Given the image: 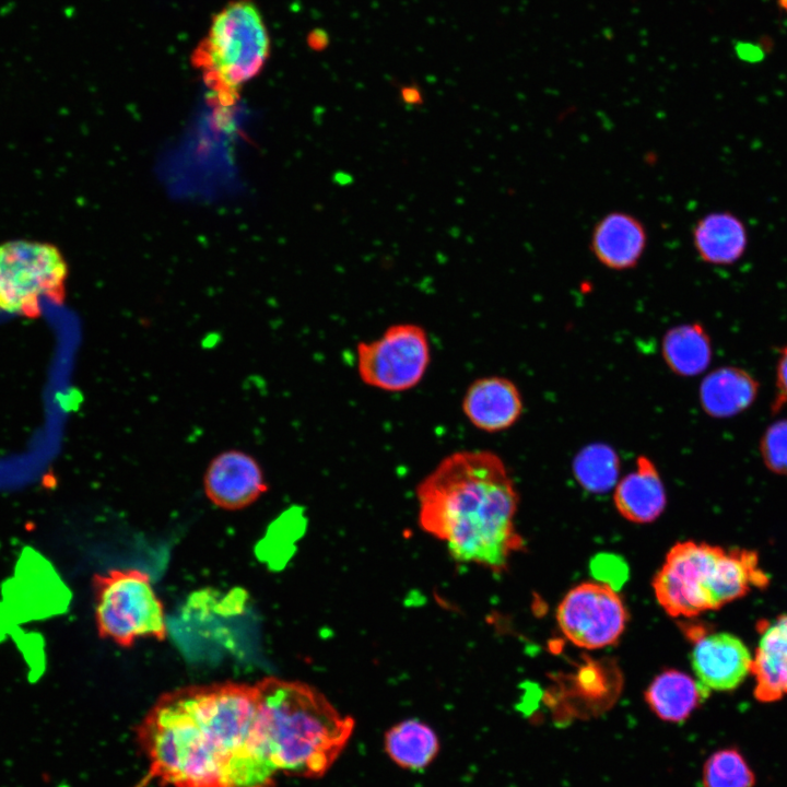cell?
<instances>
[{
    "label": "cell",
    "instance_id": "6da1fadb",
    "mask_svg": "<svg viewBox=\"0 0 787 787\" xmlns=\"http://www.w3.org/2000/svg\"><path fill=\"white\" fill-rule=\"evenodd\" d=\"M254 685L225 682L163 694L137 729L150 776L174 787H273L256 728Z\"/></svg>",
    "mask_w": 787,
    "mask_h": 787
},
{
    "label": "cell",
    "instance_id": "7a4b0ae2",
    "mask_svg": "<svg viewBox=\"0 0 787 787\" xmlns=\"http://www.w3.org/2000/svg\"><path fill=\"white\" fill-rule=\"evenodd\" d=\"M419 524L458 562L494 572L522 549L515 527L518 493L503 460L489 450L443 458L416 488Z\"/></svg>",
    "mask_w": 787,
    "mask_h": 787
},
{
    "label": "cell",
    "instance_id": "3957f363",
    "mask_svg": "<svg viewBox=\"0 0 787 787\" xmlns=\"http://www.w3.org/2000/svg\"><path fill=\"white\" fill-rule=\"evenodd\" d=\"M256 728L278 773L320 778L348 745L355 723L314 686L275 677L254 684Z\"/></svg>",
    "mask_w": 787,
    "mask_h": 787
},
{
    "label": "cell",
    "instance_id": "277c9868",
    "mask_svg": "<svg viewBox=\"0 0 787 787\" xmlns=\"http://www.w3.org/2000/svg\"><path fill=\"white\" fill-rule=\"evenodd\" d=\"M767 584L768 576L761 568L755 551L683 541L667 553L654 577L653 588L658 603L669 615L694 618L718 610Z\"/></svg>",
    "mask_w": 787,
    "mask_h": 787
},
{
    "label": "cell",
    "instance_id": "5b68a950",
    "mask_svg": "<svg viewBox=\"0 0 787 787\" xmlns=\"http://www.w3.org/2000/svg\"><path fill=\"white\" fill-rule=\"evenodd\" d=\"M269 55V33L259 9L251 0H234L213 16L192 52V64L212 99L226 107L259 74Z\"/></svg>",
    "mask_w": 787,
    "mask_h": 787
},
{
    "label": "cell",
    "instance_id": "8992f818",
    "mask_svg": "<svg viewBox=\"0 0 787 787\" xmlns=\"http://www.w3.org/2000/svg\"><path fill=\"white\" fill-rule=\"evenodd\" d=\"M67 278V261L56 246L26 239L0 244L1 312L38 317L44 298L63 303Z\"/></svg>",
    "mask_w": 787,
    "mask_h": 787
},
{
    "label": "cell",
    "instance_id": "52a82bcc",
    "mask_svg": "<svg viewBox=\"0 0 787 787\" xmlns=\"http://www.w3.org/2000/svg\"><path fill=\"white\" fill-rule=\"evenodd\" d=\"M98 633L129 647L138 638L163 639L167 629L162 602L149 575L138 569H113L95 577Z\"/></svg>",
    "mask_w": 787,
    "mask_h": 787
},
{
    "label": "cell",
    "instance_id": "ba28073f",
    "mask_svg": "<svg viewBox=\"0 0 787 787\" xmlns=\"http://www.w3.org/2000/svg\"><path fill=\"white\" fill-rule=\"evenodd\" d=\"M357 372L362 381L388 392L415 387L431 362L426 331L415 324H396L376 340L356 348Z\"/></svg>",
    "mask_w": 787,
    "mask_h": 787
},
{
    "label": "cell",
    "instance_id": "9c48e42d",
    "mask_svg": "<svg viewBox=\"0 0 787 787\" xmlns=\"http://www.w3.org/2000/svg\"><path fill=\"white\" fill-rule=\"evenodd\" d=\"M556 620L574 645L599 649L622 635L627 611L618 592L603 582H586L572 588L560 602Z\"/></svg>",
    "mask_w": 787,
    "mask_h": 787
},
{
    "label": "cell",
    "instance_id": "30bf717a",
    "mask_svg": "<svg viewBox=\"0 0 787 787\" xmlns=\"http://www.w3.org/2000/svg\"><path fill=\"white\" fill-rule=\"evenodd\" d=\"M692 669L696 680L709 692L736 690L751 673L752 655L738 636L727 632H691Z\"/></svg>",
    "mask_w": 787,
    "mask_h": 787
},
{
    "label": "cell",
    "instance_id": "8fae6325",
    "mask_svg": "<svg viewBox=\"0 0 787 787\" xmlns=\"http://www.w3.org/2000/svg\"><path fill=\"white\" fill-rule=\"evenodd\" d=\"M203 486L208 498L227 510L252 504L268 489L259 462L249 454L236 449L223 451L211 460Z\"/></svg>",
    "mask_w": 787,
    "mask_h": 787
},
{
    "label": "cell",
    "instance_id": "7c38bea8",
    "mask_svg": "<svg viewBox=\"0 0 787 787\" xmlns=\"http://www.w3.org/2000/svg\"><path fill=\"white\" fill-rule=\"evenodd\" d=\"M648 244L645 224L626 211H611L594 225L589 249L596 260L609 270L625 271L635 268Z\"/></svg>",
    "mask_w": 787,
    "mask_h": 787
},
{
    "label": "cell",
    "instance_id": "4fadbf2b",
    "mask_svg": "<svg viewBox=\"0 0 787 787\" xmlns=\"http://www.w3.org/2000/svg\"><path fill=\"white\" fill-rule=\"evenodd\" d=\"M462 412L477 428L496 433L512 427L522 413V398L517 386L502 376L475 379L462 399Z\"/></svg>",
    "mask_w": 787,
    "mask_h": 787
},
{
    "label": "cell",
    "instance_id": "5bb4252c",
    "mask_svg": "<svg viewBox=\"0 0 787 787\" xmlns=\"http://www.w3.org/2000/svg\"><path fill=\"white\" fill-rule=\"evenodd\" d=\"M759 641L752 655L754 697L772 703L787 696V613L757 626Z\"/></svg>",
    "mask_w": 787,
    "mask_h": 787
},
{
    "label": "cell",
    "instance_id": "9a60e30c",
    "mask_svg": "<svg viewBox=\"0 0 787 787\" xmlns=\"http://www.w3.org/2000/svg\"><path fill=\"white\" fill-rule=\"evenodd\" d=\"M698 258L713 266H732L745 254L749 233L744 222L730 211H713L696 220L691 231Z\"/></svg>",
    "mask_w": 787,
    "mask_h": 787
},
{
    "label": "cell",
    "instance_id": "2e32d148",
    "mask_svg": "<svg viewBox=\"0 0 787 787\" xmlns=\"http://www.w3.org/2000/svg\"><path fill=\"white\" fill-rule=\"evenodd\" d=\"M613 502L625 519L635 524L656 520L666 507V491L651 459L639 456L635 469L614 486Z\"/></svg>",
    "mask_w": 787,
    "mask_h": 787
},
{
    "label": "cell",
    "instance_id": "e0dca14e",
    "mask_svg": "<svg viewBox=\"0 0 787 787\" xmlns=\"http://www.w3.org/2000/svg\"><path fill=\"white\" fill-rule=\"evenodd\" d=\"M757 393L759 383L749 372L736 366H723L712 371L702 380L700 402L709 416L725 419L747 410Z\"/></svg>",
    "mask_w": 787,
    "mask_h": 787
},
{
    "label": "cell",
    "instance_id": "ac0fdd59",
    "mask_svg": "<svg viewBox=\"0 0 787 787\" xmlns=\"http://www.w3.org/2000/svg\"><path fill=\"white\" fill-rule=\"evenodd\" d=\"M709 691L685 672L666 670L650 682L645 701L661 720L682 723L707 700Z\"/></svg>",
    "mask_w": 787,
    "mask_h": 787
},
{
    "label": "cell",
    "instance_id": "d6986e66",
    "mask_svg": "<svg viewBox=\"0 0 787 787\" xmlns=\"http://www.w3.org/2000/svg\"><path fill=\"white\" fill-rule=\"evenodd\" d=\"M439 748L435 730L416 718L395 724L384 736L388 757L400 768L412 772L427 768L437 757Z\"/></svg>",
    "mask_w": 787,
    "mask_h": 787
},
{
    "label": "cell",
    "instance_id": "ffe728a7",
    "mask_svg": "<svg viewBox=\"0 0 787 787\" xmlns=\"http://www.w3.org/2000/svg\"><path fill=\"white\" fill-rule=\"evenodd\" d=\"M662 357L676 375L693 377L703 373L712 361L710 338L700 322L678 325L662 339Z\"/></svg>",
    "mask_w": 787,
    "mask_h": 787
},
{
    "label": "cell",
    "instance_id": "44dd1931",
    "mask_svg": "<svg viewBox=\"0 0 787 787\" xmlns=\"http://www.w3.org/2000/svg\"><path fill=\"white\" fill-rule=\"evenodd\" d=\"M573 473L585 490L606 493L615 486L620 473V458L606 444H591L578 451L573 461Z\"/></svg>",
    "mask_w": 787,
    "mask_h": 787
},
{
    "label": "cell",
    "instance_id": "7402d4cb",
    "mask_svg": "<svg viewBox=\"0 0 787 787\" xmlns=\"http://www.w3.org/2000/svg\"><path fill=\"white\" fill-rule=\"evenodd\" d=\"M703 787H754L755 775L744 756L735 748L710 754L703 766Z\"/></svg>",
    "mask_w": 787,
    "mask_h": 787
},
{
    "label": "cell",
    "instance_id": "603a6c76",
    "mask_svg": "<svg viewBox=\"0 0 787 787\" xmlns=\"http://www.w3.org/2000/svg\"><path fill=\"white\" fill-rule=\"evenodd\" d=\"M765 467L773 473L787 475V419L772 423L760 441Z\"/></svg>",
    "mask_w": 787,
    "mask_h": 787
},
{
    "label": "cell",
    "instance_id": "cb8c5ba5",
    "mask_svg": "<svg viewBox=\"0 0 787 787\" xmlns=\"http://www.w3.org/2000/svg\"><path fill=\"white\" fill-rule=\"evenodd\" d=\"M775 397L772 403V411L776 413L787 406V345L779 349L776 364Z\"/></svg>",
    "mask_w": 787,
    "mask_h": 787
},
{
    "label": "cell",
    "instance_id": "d4e9b609",
    "mask_svg": "<svg viewBox=\"0 0 787 787\" xmlns=\"http://www.w3.org/2000/svg\"><path fill=\"white\" fill-rule=\"evenodd\" d=\"M404 102L409 104H419L420 94L415 90H404L402 93Z\"/></svg>",
    "mask_w": 787,
    "mask_h": 787
},
{
    "label": "cell",
    "instance_id": "484cf974",
    "mask_svg": "<svg viewBox=\"0 0 787 787\" xmlns=\"http://www.w3.org/2000/svg\"><path fill=\"white\" fill-rule=\"evenodd\" d=\"M778 7L787 13V0H777Z\"/></svg>",
    "mask_w": 787,
    "mask_h": 787
}]
</instances>
